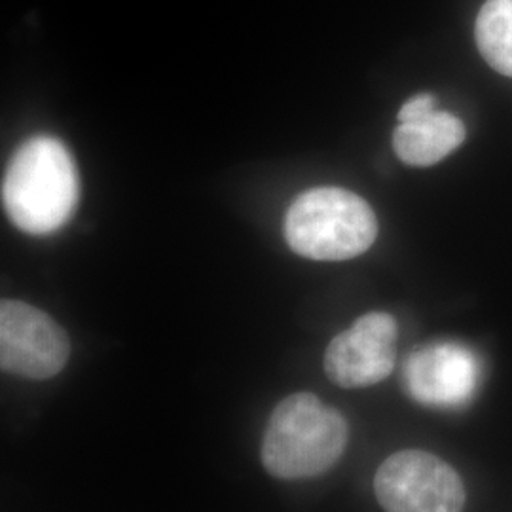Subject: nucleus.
Wrapping results in <instances>:
<instances>
[{"label":"nucleus","mask_w":512,"mask_h":512,"mask_svg":"<svg viewBox=\"0 0 512 512\" xmlns=\"http://www.w3.org/2000/svg\"><path fill=\"white\" fill-rule=\"evenodd\" d=\"M78 200L80 175L59 139L37 135L14 152L2 179V203L21 232L54 234L73 217Z\"/></svg>","instance_id":"nucleus-1"},{"label":"nucleus","mask_w":512,"mask_h":512,"mask_svg":"<svg viewBox=\"0 0 512 512\" xmlns=\"http://www.w3.org/2000/svg\"><path fill=\"white\" fill-rule=\"evenodd\" d=\"M348 421L311 393H294L277 404L262 440V463L275 478L323 475L342 458Z\"/></svg>","instance_id":"nucleus-2"},{"label":"nucleus","mask_w":512,"mask_h":512,"mask_svg":"<svg viewBox=\"0 0 512 512\" xmlns=\"http://www.w3.org/2000/svg\"><path fill=\"white\" fill-rule=\"evenodd\" d=\"M378 236V220L361 196L319 186L300 194L285 217V239L296 255L340 262L366 253Z\"/></svg>","instance_id":"nucleus-3"},{"label":"nucleus","mask_w":512,"mask_h":512,"mask_svg":"<svg viewBox=\"0 0 512 512\" xmlns=\"http://www.w3.org/2000/svg\"><path fill=\"white\" fill-rule=\"evenodd\" d=\"M385 512H461L467 492L458 471L425 450H403L385 459L374 476Z\"/></svg>","instance_id":"nucleus-4"},{"label":"nucleus","mask_w":512,"mask_h":512,"mask_svg":"<svg viewBox=\"0 0 512 512\" xmlns=\"http://www.w3.org/2000/svg\"><path fill=\"white\" fill-rule=\"evenodd\" d=\"M71 342L46 311L19 300L0 304V366L27 380L57 376L69 361Z\"/></svg>","instance_id":"nucleus-5"},{"label":"nucleus","mask_w":512,"mask_h":512,"mask_svg":"<svg viewBox=\"0 0 512 512\" xmlns=\"http://www.w3.org/2000/svg\"><path fill=\"white\" fill-rule=\"evenodd\" d=\"M399 327L393 315L370 311L332 338L325 351V372L332 384L363 389L380 384L397 361Z\"/></svg>","instance_id":"nucleus-6"},{"label":"nucleus","mask_w":512,"mask_h":512,"mask_svg":"<svg viewBox=\"0 0 512 512\" xmlns=\"http://www.w3.org/2000/svg\"><path fill=\"white\" fill-rule=\"evenodd\" d=\"M403 382L408 395L425 406H463L480 384V361L473 349L458 342L429 344L410 353Z\"/></svg>","instance_id":"nucleus-7"},{"label":"nucleus","mask_w":512,"mask_h":512,"mask_svg":"<svg viewBox=\"0 0 512 512\" xmlns=\"http://www.w3.org/2000/svg\"><path fill=\"white\" fill-rule=\"evenodd\" d=\"M467 129L458 116L433 110L418 120L401 122L393 133V150L412 167L439 164L465 141Z\"/></svg>","instance_id":"nucleus-8"},{"label":"nucleus","mask_w":512,"mask_h":512,"mask_svg":"<svg viewBox=\"0 0 512 512\" xmlns=\"http://www.w3.org/2000/svg\"><path fill=\"white\" fill-rule=\"evenodd\" d=\"M475 37L484 61L512 78V0H486L476 18Z\"/></svg>","instance_id":"nucleus-9"},{"label":"nucleus","mask_w":512,"mask_h":512,"mask_svg":"<svg viewBox=\"0 0 512 512\" xmlns=\"http://www.w3.org/2000/svg\"><path fill=\"white\" fill-rule=\"evenodd\" d=\"M433 110H435V97L431 93H421V95L412 97L408 103H404L399 110V122L418 120Z\"/></svg>","instance_id":"nucleus-10"}]
</instances>
